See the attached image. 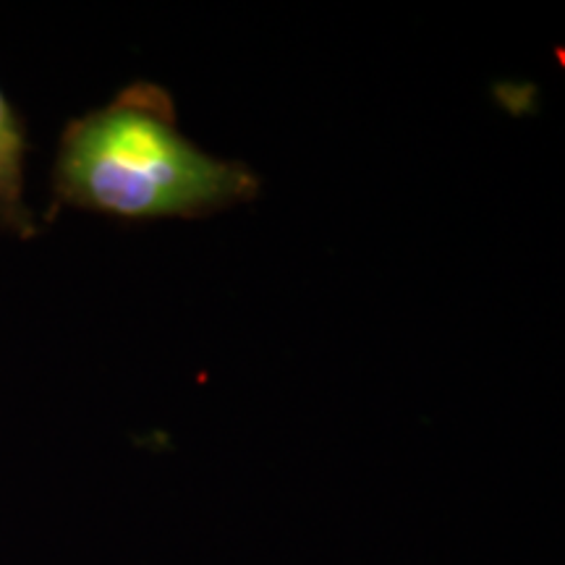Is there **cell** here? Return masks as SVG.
<instances>
[{
  "label": "cell",
  "mask_w": 565,
  "mask_h": 565,
  "mask_svg": "<svg viewBox=\"0 0 565 565\" xmlns=\"http://www.w3.org/2000/svg\"><path fill=\"white\" fill-rule=\"evenodd\" d=\"M263 189L242 160L200 150L179 129L171 92L134 82L66 126L53 168L55 202L129 223L200 221Z\"/></svg>",
  "instance_id": "cell-1"
},
{
  "label": "cell",
  "mask_w": 565,
  "mask_h": 565,
  "mask_svg": "<svg viewBox=\"0 0 565 565\" xmlns=\"http://www.w3.org/2000/svg\"><path fill=\"white\" fill-rule=\"evenodd\" d=\"M24 126L0 89V231L11 233L21 242L38 236V221L24 196Z\"/></svg>",
  "instance_id": "cell-2"
}]
</instances>
